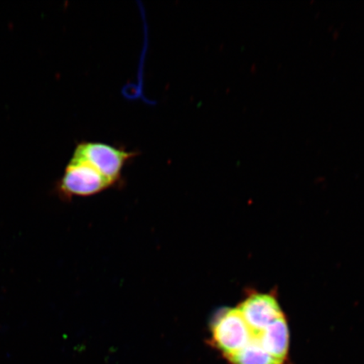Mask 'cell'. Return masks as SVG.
<instances>
[{
  "label": "cell",
  "mask_w": 364,
  "mask_h": 364,
  "mask_svg": "<svg viewBox=\"0 0 364 364\" xmlns=\"http://www.w3.org/2000/svg\"><path fill=\"white\" fill-rule=\"evenodd\" d=\"M212 343L228 360L238 353L253 339L249 328L237 309L221 311L213 322Z\"/></svg>",
  "instance_id": "cell-1"
},
{
  "label": "cell",
  "mask_w": 364,
  "mask_h": 364,
  "mask_svg": "<svg viewBox=\"0 0 364 364\" xmlns=\"http://www.w3.org/2000/svg\"><path fill=\"white\" fill-rule=\"evenodd\" d=\"M133 156L134 153L110 144L84 142L77 145L72 157L88 163L112 184L119 178L125 163Z\"/></svg>",
  "instance_id": "cell-2"
},
{
  "label": "cell",
  "mask_w": 364,
  "mask_h": 364,
  "mask_svg": "<svg viewBox=\"0 0 364 364\" xmlns=\"http://www.w3.org/2000/svg\"><path fill=\"white\" fill-rule=\"evenodd\" d=\"M110 185V182L88 163L72 157L59 181L58 191L66 198L86 197L101 193Z\"/></svg>",
  "instance_id": "cell-3"
},
{
  "label": "cell",
  "mask_w": 364,
  "mask_h": 364,
  "mask_svg": "<svg viewBox=\"0 0 364 364\" xmlns=\"http://www.w3.org/2000/svg\"><path fill=\"white\" fill-rule=\"evenodd\" d=\"M238 309L254 336L268 325L284 316L274 296L255 294L245 299Z\"/></svg>",
  "instance_id": "cell-4"
},
{
  "label": "cell",
  "mask_w": 364,
  "mask_h": 364,
  "mask_svg": "<svg viewBox=\"0 0 364 364\" xmlns=\"http://www.w3.org/2000/svg\"><path fill=\"white\" fill-rule=\"evenodd\" d=\"M254 338L273 358L287 363L289 350V330L284 316L272 322Z\"/></svg>",
  "instance_id": "cell-5"
},
{
  "label": "cell",
  "mask_w": 364,
  "mask_h": 364,
  "mask_svg": "<svg viewBox=\"0 0 364 364\" xmlns=\"http://www.w3.org/2000/svg\"><path fill=\"white\" fill-rule=\"evenodd\" d=\"M229 361L231 364H287L265 351L254 336L253 339Z\"/></svg>",
  "instance_id": "cell-6"
}]
</instances>
